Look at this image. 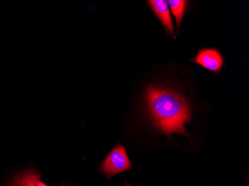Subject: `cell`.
Listing matches in <instances>:
<instances>
[{"mask_svg": "<svg viewBox=\"0 0 249 186\" xmlns=\"http://www.w3.org/2000/svg\"><path fill=\"white\" fill-rule=\"evenodd\" d=\"M132 168L125 148L123 145H118L103 161L101 165V171L107 177H111Z\"/></svg>", "mask_w": 249, "mask_h": 186, "instance_id": "cell-2", "label": "cell"}, {"mask_svg": "<svg viewBox=\"0 0 249 186\" xmlns=\"http://www.w3.org/2000/svg\"><path fill=\"white\" fill-rule=\"evenodd\" d=\"M37 186H47V185H45L44 183H42L41 181H39L38 183H37Z\"/></svg>", "mask_w": 249, "mask_h": 186, "instance_id": "cell-7", "label": "cell"}, {"mask_svg": "<svg viewBox=\"0 0 249 186\" xmlns=\"http://www.w3.org/2000/svg\"><path fill=\"white\" fill-rule=\"evenodd\" d=\"M126 186H131V185L128 184V183H127Z\"/></svg>", "mask_w": 249, "mask_h": 186, "instance_id": "cell-8", "label": "cell"}, {"mask_svg": "<svg viewBox=\"0 0 249 186\" xmlns=\"http://www.w3.org/2000/svg\"><path fill=\"white\" fill-rule=\"evenodd\" d=\"M145 105L154 125L169 136L187 135L186 124L191 122L190 106L178 92L161 86H149L145 90Z\"/></svg>", "mask_w": 249, "mask_h": 186, "instance_id": "cell-1", "label": "cell"}, {"mask_svg": "<svg viewBox=\"0 0 249 186\" xmlns=\"http://www.w3.org/2000/svg\"><path fill=\"white\" fill-rule=\"evenodd\" d=\"M194 62L214 72H219L224 64L220 51L216 49H204L197 53Z\"/></svg>", "mask_w": 249, "mask_h": 186, "instance_id": "cell-3", "label": "cell"}, {"mask_svg": "<svg viewBox=\"0 0 249 186\" xmlns=\"http://www.w3.org/2000/svg\"><path fill=\"white\" fill-rule=\"evenodd\" d=\"M168 5L169 6V9H171L173 12V16L176 18V26H177V31L179 30L180 23L185 15L186 10H187L188 1L185 0H169L168 1Z\"/></svg>", "mask_w": 249, "mask_h": 186, "instance_id": "cell-6", "label": "cell"}, {"mask_svg": "<svg viewBox=\"0 0 249 186\" xmlns=\"http://www.w3.org/2000/svg\"><path fill=\"white\" fill-rule=\"evenodd\" d=\"M150 8H152L157 17L160 20L166 32L174 36V26L172 20L170 10L167 1L165 0H150L148 1Z\"/></svg>", "mask_w": 249, "mask_h": 186, "instance_id": "cell-4", "label": "cell"}, {"mask_svg": "<svg viewBox=\"0 0 249 186\" xmlns=\"http://www.w3.org/2000/svg\"><path fill=\"white\" fill-rule=\"evenodd\" d=\"M40 180V175L36 170H28L17 176L11 186H37Z\"/></svg>", "mask_w": 249, "mask_h": 186, "instance_id": "cell-5", "label": "cell"}]
</instances>
